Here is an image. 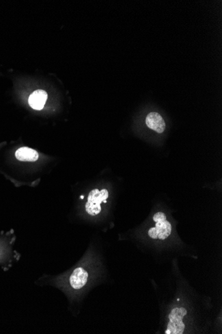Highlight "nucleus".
Wrapping results in <instances>:
<instances>
[{"label":"nucleus","instance_id":"nucleus-1","mask_svg":"<svg viewBox=\"0 0 222 334\" xmlns=\"http://www.w3.org/2000/svg\"><path fill=\"white\" fill-rule=\"evenodd\" d=\"M155 222V227H151L148 230V236L152 239L164 240L170 236L172 232V225L167 221L166 216L164 213H156L153 216Z\"/></svg>","mask_w":222,"mask_h":334},{"label":"nucleus","instance_id":"nucleus-9","mask_svg":"<svg viewBox=\"0 0 222 334\" xmlns=\"http://www.w3.org/2000/svg\"><path fill=\"white\" fill-rule=\"evenodd\" d=\"M103 203H106V200H104V201H103Z\"/></svg>","mask_w":222,"mask_h":334},{"label":"nucleus","instance_id":"nucleus-5","mask_svg":"<svg viewBox=\"0 0 222 334\" xmlns=\"http://www.w3.org/2000/svg\"><path fill=\"white\" fill-rule=\"evenodd\" d=\"M146 124L150 129L159 134L163 133L166 128L164 119L157 112L148 113L146 117Z\"/></svg>","mask_w":222,"mask_h":334},{"label":"nucleus","instance_id":"nucleus-7","mask_svg":"<svg viewBox=\"0 0 222 334\" xmlns=\"http://www.w3.org/2000/svg\"><path fill=\"white\" fill-rule=\"evenodd\" d=\"M16 157L20 161L34 162L39 158V154L32 148L22 147L16 152Z\"/></svg>","mask_w":222,"mask_h":334},{"label":"nucleus","instance_id":"nucleus-8","mask_svg":"<svg viewBox=\"0 0 222 334\" xmlns=\"http://www.w3.org/2000/svg\"><path fill=\"white\" fill-rule=\"evenodd\" d=\"M83 198H84V196H81V199H83Z\"/></svg>","mask_w":222,"mask_h":334},{"label":"nucleus","instance_id":"nucleus-2","mask_svg":"<svg viewBox=\"0 0 222 334\" xmlns=\"http://www.w3.org/2000/svg\"><path fill=\"white\" fill-rule=\"evenodd\" d=\"M109 197V192L106 189L99 190L95 189L91 191L88 196V201L85 204L86 212L90 216H97L101 212V204Z\"/></svg>","mask_w":222,"mask_h":334},{"label":"nucleus","instance_id":"nucleus-4","mask_svg":"<svg viewBox=\"0 0 222 334\" xmlns=\"http://www.w3.org/2000/svg\"><path fill=\"white\" fill-rule=\"evenodd\" d=\"M88 280V273L82 267L75 269L69 278L71 287L75 289H80L85 286Z\"/></svg>","mask_w":222,"mask_h":334},{"label":"nucleus","instance_id":"nucleus-3","mask_svg":"<svg viewBox=\"0 0 222 334\" xmlns=\"http://www.w3.org/2000/svg\"><path fill=\"white\" fill-rule=\"evenodd\" d=\"M186 314L187 310L184 308H174L170 313L169 322L165 334H182L185 329L183 319Z\"/></svg>","mask_w":222,"mask_h":334},{"label":"nucleus","instance_id":"nucleus-6","mask_svg":"<svg viewBox=\"0 0 222 334\" xmlns=\"http://www.w3.org/2000/svg\"><path fill=\"white\" fill-rule=\"evenodd\" d=\"M47 100V92L42 89H38L33 92L29 96V104L33 109L41 110L43 109Z\"/></svg>","mask_w":222,"mask_h":334}]
</instances>
